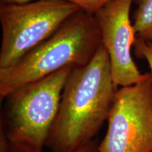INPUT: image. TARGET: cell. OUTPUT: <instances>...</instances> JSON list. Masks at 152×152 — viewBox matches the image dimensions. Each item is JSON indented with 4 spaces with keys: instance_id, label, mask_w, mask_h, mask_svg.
Listing matches in <instances>:
<instances>
[{
    "instance_id": "11",
    "label": "cell",
    "mask_w": 152,
    "mask_h": 152,
    "mask_svg": "<svg viewBox=\"0 0 152 152\" xmlns=\"http://www.w3.org/2000/svg\"><path fill=\"white\" fill-rule=\"evenodd\" d=\"M0 152H9V144L4 133L1 131L0 136Z\"/></svg>"
},
{
    "instance_id": "3",
    "label": "cell",
    "mask_w": 152,
    "mask_h": 152,
    "mask_svg": "<svg viewBox=\"0 0 152 152\" xmlns=\"http://www.w3.org/2000/svg\"><path fill=\"white\" fill-rule=\"evenodd\" d=\"M74 67L68 65L28 83L5 99L1 130L11 145L42 151L58 113L64 85Z\"/></svg>"
},
{
    "instance_id": "2",
    "label": "cell",
    "mask_w": 152,
    "mask_h": 152,
    "mask_svg": "<svg viewBox=\"0 0 152 152\" xmlns=\"http://www.w3.org/2000/svg\"><path fill=\"white\" fill-rule=\"evenodd\" d=\"M101 45L99 28L94 15L80 10L14 64L0 69V99H5L19 87L68 65L85 66Z\"/></svg>"
},
{
    "instance_id": "9",
    "label": "cell",
    "mask_w": 152,
    "mask_h": 152,
    "mask_svg": "<svg viewBox=\"0 0 152 152\" xmlns=\"http://www.w3.org/2000/svg\"><path fill=\"white\" fill-rule=\"evenodd\" d=\"M133 47L136 56L147 61L152 79V44L136 38Z\"/></svg>"
},
{
    "instance_id": "10",
    "label": "cell",
    "mask_w": 152,
    "mask_h": 152,
    "mask_svg": "<svg viewBox=\"0 0 152 152\" xmlns=\"http://www.w3.org/2000/svg\"><path fill=\"white\" fill-rule=\"evenodd\" d=\"M9 144V152H42V151H30V150L23 149H20V148L14 147V146ZM99 144L94 142V140L90 142V143L85 144V145L83 146V147L79 148L78 149L75 150V151L73 152H100L99 150Z\"/></svg>"
},
{
    "instance_id": "4",
    "label": "cell",
    "mask_w": 152,
    "mask_h": 152,
    "mask_svg": "<svg viewBox=\"0 0 152 152\" xmlns=\"http://www.w3.org/2000/svg\"><path fill=\"white\" fill-rule=\"evenodd\" d=\"M80 10L59 0L0 4V69L14 64Z\"/></svg>"
},
{
    "instance_id": "7",
    "label": "cell",
    "mask_w": 152,
    "mask_h": 152,
    "mask_svg": "<svg viewBox=\"0 0 152 152\" xmlns=\"http://www.w3.org/2000/svg\"><path fill=\"white\" fill-rule=\"evenodd\" d=\"M133 27L136 38L152 44V0H140Z\"/></svg>"
},
{
    "instance_id": "1",
    "label": "cell",
    "mask_w": 152,
    "mask_h": 152,
    "mask_svg": "<svg viewBox=\"0 0 152 152\" xmlns=\"http://www.w3.org/2000/svg\"><path fill=\"white\" fill-rule=\"evenodd\" d=\"M117 89L101 45L88 64L74 67L68 76L46 147L52 152H73L93 141L107 121Z\"/></svg>"
},
{
    "instance_id": "6",
    "label": "cell",
    "mask_w": 152,
    "mask_h": 152,
    "mask_svg": "<svg viewBox=\"0 0 152 152\" xmlns=\"http://www.w3.org/2000/svg\"><path fill=\"white\" fill-rule=\"evenodd\" d=\"M133 0H111L94 14L99 28L102 45L109 55L115 86L125 87L143 79L132 59L131 49L136 39L130 20Z\"/></svg>"
},
{
    "instance_id": "12",
    "label": "cell",
    "mask_w": 152,
    "mask_h": 152,
    "mask_svg": "<svg viewBox=\"0 0 152 152\" xmlns=\"http://www.w3.org/2000/svg\"><path fill=\"white\" fill-rule=\"evenodd\" d=\"M33 0H0V4H16V3H24Z\"/></svg>"
},
{
    "instance_id": "8",
    "label": "cell",
    "mask_w": 152,
    "mask_h": 152,
    "mask_svg": "<svg viewBox=\"0 0 152 152\" xmlns=\"http://www.w3.org/2000/svg\"><path fill=\"white\" fill-rule=\"evenodd\" d=\"M73 4L78 7L82 11L92 15H94L104 5L111 0H59Z\"/></svg>"
},
{
    "instance_id": "5",
    "label": "cell",
    "mask_w": 152,
    "mask_h": 152,
    "mask_svg": "<svg viewBox=\"0 0 152 152\" xmlns=\"http://www.w3.org/2000/svg\"><path fill=\"white\" fill-rule=\"evenodd\" d=\"M100 152H152V79L150 73L115 92Z\"/></svg>"
}]
</instances>
